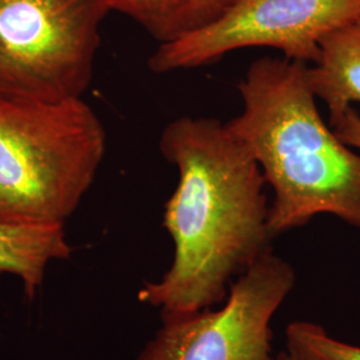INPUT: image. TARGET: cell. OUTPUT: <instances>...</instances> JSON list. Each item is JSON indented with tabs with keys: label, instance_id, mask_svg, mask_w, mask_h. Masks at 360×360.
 I'll use <instances>...</instances> for the list:
<instances>
[{
	"label": "cell",
	"instance_id": "3957f363",
	"mask_svg": "<svg viewBox=\"0 0 360 360\" xmlns=\"http://www.w3.org/2000/svg\"><path fill=\"white\" fill-rule=\"evenodd\" d=\"M105 141L83 98L0 101V224L65 227L96 178Z\"/></svg>",
	"mask_w": 360,
	"mask_h": 360
},
{
	"label": "cell",
	"instance_id": "ba28073f",
	"mask_svg": "<svg viewBox=\"0 0 360 360\" xmlns=\"http://www.w3.org/2000/svg\"><path fill=\"white\" fill-rule=\"evenodd\" d=\"M65 227L0 224V272L16 276L28 300L38 294L51 262L71 257Z\"/></svg>",
	"mask_w": 360,
	"mask_h": 360
},
{
	"label": "cell",
	"instance_id": "9c48e42d",
	"mask_svg": "<svg viewBox=\"0 0 360 360\" xmlns=\"http://www.w3.org/2000/svg\"><path fill=\"white\" fill-rule=\"evenodd\" d=\"M107 8L135 20L166 44L211 25L236 0H103Z\"/></svg>",
	"mask_w": 360,
	"mask_h": 360
},
{
	"label": "cell",
	"instance_id": "8fae6325",
	"mask_svg": "<svg viewBox=\"0 0 360 360\" xmlns=\"http://www.w3.org/2000/svg\"><path fill=\"white\" fill-rule=\"evenodd\" d=\"M338 138L351 148L360 150V114L354 107H348L340 115L328 123Z\"/></svg>",
	"mask_w": 360,
	"mask_h": 360
},
{
	"label": "cell",
	"instance_id": "30bf717a",
	"mask_svg": "<svg viewBox=\"0 0 360 360\" xmlns=\"http://www.w3.org/2000/svg\"><path fill=\"white\" fill-rule=\"evenodd\" d=\"M287 348L306 360H360V347L334 339L322 326L292 322L285 330Z\"/></svg>",
	"mask_w": 360,
	"mask_h": 360
},
{
	"label": "cell",
	"instance_id": "5b68a950",
	"mask_svg": "<svg viewBox=\"0 0 360 360\" xmlns=\"http://www.w3.org/2000/svg\"><path fill=\"white\" fill-rule=\"evenodd\" d=\"M358 18L360 0H236L211 25L159 44L148 67L156 74L193 70L252 47L311 65L323 39Z\"/></svg>",
	"mask_w": 360,
	"mask_h": 360
},
{
	"label": "cell",
	"instance_id": "6da1fadb",
	"mask_svg": "<svg viewBox=\"0 0 360 360\" xmlns=\"http://www.w3.org/2000/svg\"><path fill=\"white\" fill-rule=\"evenodd\" d=\"M159 148L179 175L163 214L174 259L138 299L160 316L214 309L242 274L272 252L267 181L243 143L214 117L169 122Z\"/></svg>",
	"mask_w": 360,
	"mask_h": 360
},
{
	"label": "cell",
	"instance_id": "277c9868",
	"mask_svg": "<svg viewBox=\"0 0 360 360\" xmlns=\"http://www.w3.org/2000/svg\"><path fill=\"white\" fill-rule=\"evenodd\" d=\"M108 13L103 0H0V101L82 98Z\"/></svg>",
	"mask_w": 360,
	"mask_h": 360
},
{
	"label": "cell",
	"instance_id": "7c38bea8",
	"mask_svg": "<svg viewBox=\"0 0 360 360\" xmlns=\"http://www.w3.org/2000/svg\"><path fill=\"white\" fill-rule=\"evenodd\" d=\"M276 360H306L303 356L297 355L295 352L290 351L288 348H285V351H282L276 355Z\"/></svg>",
	"mask_w": 360,
	"mask_h": 360
},
{
	"label": "cell",
	"instance_id": "52a82bcc",
	"mask_svg": "<svg viewBox=\"0 0 360 360\" xmlns=\"http://www.w3.org/2000/svg\"><path fill=\"white\" fill-rule=\"evenodd\" d=\"M309 89L328 110V123L360 104V18L323 39L318 59L307 67Z\"/></svg>",
	"mask_w": 360,
	"mask_h": 360
},
{
	"label": "cell",
	"instance_id": "7a4b0ae2",
	"mask_svg": "<svg viewBox=\"0 0 360 360\" xmlns=\"http://www.w3.org/2000/svg\"><path fill=\"white\" fill-rule=\"evenodd\" d=\"M307 67L283 56L252 62L238 84L242 111L226 122L272 187L274 238L321 214L360 229V155L323 120Z\"/></svg>",
	"mask_w": 360,
	"mask_h": 360
},
{
	"label": "cell",
	"instance_id": "8992f818",
	"mask_svg": "<svg viewBox=\"0 0 360 360\" xmlns=\"http://www.w3.org/2000/svg\"><path fill=\"white\" fill-rule=\"evenodd\" d=\"M295 281L272 251L231 284L221 307L162 316L136 360H276L271 321Z\"/></svg>",
	"mask_w": 360,
	"mask_h": 360
}]
</instances>
